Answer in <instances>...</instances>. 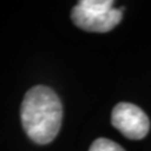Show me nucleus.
<instances>
[{"instance_id": "obj_1", "label": "nucleus", "mask_w": 151, "mask_h": 151, "mask_svg": "<svg viewBox=\"0 0 151 151\" xmlns=\"http://www.w3.org/2000/svg\"><path fill=\"white\" fill-rule=\"evenodd\" d=\"M20 116L29 138L39 145H46L54 140L60 129L62 103L53 90L38 85L25 94Z\"/></svg>"}, {"instance_id": "obj_2", "label": "nucleus", "mask_w": 151, "mask_h": 151, "mask_svg": "<svg viewBox=\"0 0 151 151\" xmlns=\"http://www.w3.org/2000/svg\"><path fill=\"white\" fill-rule=\"evenodd\" d=\"M111 121L115 129L131 140L143 139L150 129L148 115L139 106L131 103L121 102L115 105Z\"/></svg>"}, {"instance_id": "obj_3", "label": "nucleus", "mask_w": 151, "mask_h": 151, "mask_svg": "<svg viewBox=\"0 0 151 151\" xmlns=\"http://www.w3.org/2000/svg\"><path fill=\"white\" fill-rule=\"evenodd\" d=\"M121 8H112L111 10H91L80 5L72 9V20L77 27L87 32H106L119 25L122 19Z\"/></svg>"}, {"instance_id": "obj_4", "label": "nucleus", "mask_w": 151, "mask_h": 151, "mask_svg": "<svg viewBox=\"0 0 151 151\" xmlns=\"http://www.w3.org/2000/svg\"><path fill=\"white\" fill-rule=\"evenodd\" d=\"M88 151H125L122 147L114 141L106 138H99L92 143Z\"/></svg>"}, {"instance_id": "obj_5", "label": "nucleus", "mask_w": 151, "mask_h": 151, "mask_svg": "<svg viewBox=\"0 0 151 151\" xmlns=\"http://www.w3.org/2000/svg\"><path fill=\"white\" fill-rule=\"evenodd\" d=\"M77 5L91 10H111L114 2L112 0H82Z\"/></svg>"}]
</instances>
